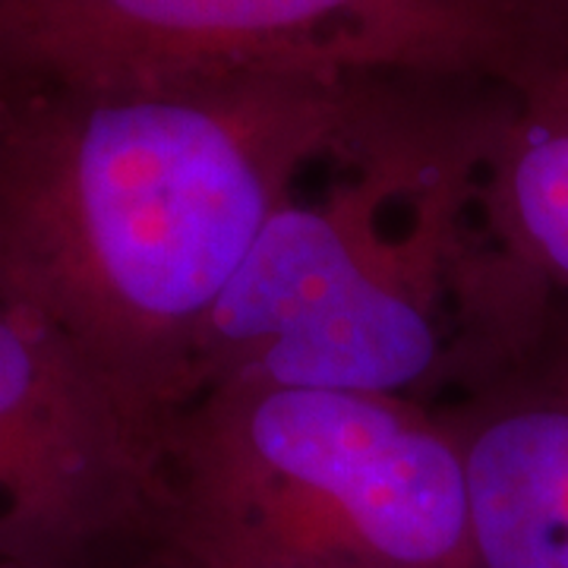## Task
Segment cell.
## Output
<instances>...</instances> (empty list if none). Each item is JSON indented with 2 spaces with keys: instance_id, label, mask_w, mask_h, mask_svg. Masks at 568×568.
Returning <instances> with one entry per match:
<instances>
[{
  "instance_id": "8992f818",
  "label": "cell",
  "mask_w": 568,
  "mask_h": 568,
  "mask_svg": "<svg viewBox=\"0 0 568 568\" xmlns=\"http://www.w3.org/2000/svg\"><path fill=\"white\" fill-rule=\"evenodd\" d=\"M489 108L477 209L489 241L568 301V63L534 61Z\"/></svg>"
},
{
  "instance_id": "6da1fadb",
  "label": "cell",
  "mask_w": 568,
  "mask_h": 568,
  "mask_svg": "<svg viewBox=\"0 0 568 568\" xmlns=\"http://www.w3.org/2000/svg\"><path fill=\"white\" fill-rule=\"evenodd\" d=\"M392 80L82 85L0 73V301L168 433L209 313L313 164L405 114Z\"/></svg>"
},
{
  "instance_id": "3957f363",
  "label": "cell",
  "mask_w": 568,
  "mask_h": 568,
  "mask_svg": "<svg viewBox=\"0 0 568 568\" xmlns=\"http://www.w3.org/2000/svg\"><path fill=\"white\" fill-rule=\"evenodd\" d=\"M503 0H0V73L82 85L219 77L508 82Z\"/></svg>"
},
{
  "instance_id": "9c48e42d",
  "label": "cell",
  "mask_w": 568,
  "mask_h": 568,
  "mask_svg": "<svg viewBox=\"0 0 568 568\" xmlns=\"http://www.w3.org/2000/svg\"><path fill=\"white\" fill-rule=\"evenodd\" d=\"M0 568H20V566H10V562H0Z\"/></svg>"
},
{
  "instance_id": "277c9868",
  "label": "cell",
  "mask_w": 568,
  "mask_h": 568,
  "mask_svg": "<svg viewBox=\"0 0 568 568\" xmlns=\"http://www.w3.org/2000/svg\"><path fill=\"white\" fill-rule=\"evenodd\" d=\"M168 433L70 342L0 301V559L95 568L164 508Z\"/></svg>"
},
{
  "instance_id": "ba28073f",
  "label": "cell",
  "mask_w": 568,
  "mask_h": 568,
  "mask_svg": "<svg viewBox=\"0 0 568 568\" xmlns=\"http://www.w3.org/2000/svg\"><path fill=\"white\" fill-rule=\"evenodd\" d=\"M140 559V568H294L196 547V544H186V540H178V537H164V534H155V537H149L142 544Z\"/></svg>"
},
{
  "instance_id": "7a4b0ae2",
  "label": "cell",
  "mask_w": 568,
  "mask_h": 568,
  "mask_svg": "<svg viewBox=\"0 0 568 568\" xmlns=\"http://www.w3.org/2000/svg\"><path fill=\"white\" fill-rule=\"evenodd\" d=\"M155 534L294 568H470L465 462L439 405L224 383L168 429Z\"/></svg>"
},
{
  "instance_id": "30bf717a",
  "label": "cell",
  "mask_w": 568,
  "mask_h": 568,
  "mask_svg": "<svg viewBox=\"0 0 568 568\" xmlns=\"http://www.w3.org/2000/svg\"><path fill=\"white\" fill-rule=\"evenodd\" d=\"M0 562H3V559H0Z\"/></svg>"
},
{
  "instance_id": "52a82bcc",
  "label": "cell",
  "mask_w": 568,
  "mask_h": 568,
  "mask_svg": "<svg viewBox=\"0 0 568 568\" xmlns=\"http://www.w3.org/2000/svg\"><path fill=\"white\" fill-rule=\"evenodd\" d=\"M530 61L568 63V0H503Z\"/></svg>"
},
{
  "instance_id": "5b68a950",
  "label": "cell",
  "mask_w": 568,
  "mask_h": 568,
  "mask_svg": "<svg viewBox=\"0 0 568 568\" xmlns=\"http://www.w3.org/2000/svg\"><path fill=\"white\" fill-rule=\"evenodd\" d=\"M462 448L470 568H568V301L446 402Z\"/></svg>"
}]
</instances>
